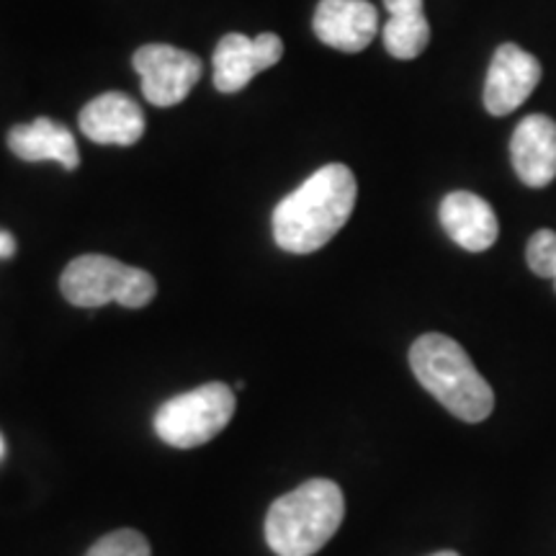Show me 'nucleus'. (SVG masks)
<instances>
[{"label": "nucleus", "mask_w": 556, "mask_h": 556, "mask_svg": "<svg viewBox=\"0 0 556 556\" xmlns=\"http://www.w3.org/2000/svg\"><path fill=\"white\" fill-rule=\"evenodd\" d=\"M356 197L358 184L348 165L319 168L274 208L276 245L294 255L325 248L351 219Z\"/></svg>", "instance_id": "f257e3e1"}, {"label": "nucleus", "mask_w": 556, "mask_h": 556, "mask_svg": "<svg viewBox=\"0 0 556 556\" xmlns=\"http://www.w3.org/2000/svg\"><path fill=\"white\" fill-rule=\"evenodd\" d=\"M417 381L464 422H482L495 409V392L454 338L428 332L409 348Z\"/></svg>", "instance_id": "f03ea898"}, {"label": "nucleus", "mask_w": 556, "mask_h": 556, "mask_svg": "<svg viewBox=\"0 0 556 556\" xmlns=\"http://www.w3.org/2000/svg\"><path fill=\"white\" fill-rule=\"evenodd\" d=\"M343 490L330 479H309L278 497L266 516V541L276 556L317 554L343 523Z\"/></svg>", "instance_id": "7ed1b4c3"}, {"label": "nucleus", "mask_w": 556, "mask_h": 556, "mask_svg": "<svg viewBox=\"0 0 556 556\" xmlns=\"http://www.w3.org/2000/svg\"><path fill=\"white\" fill-rule=\"evenodd\" d=\"M62 296L83 309L116 302L127 309H142L155 299L157 283L148 270L131 268L109 255H80L60 278Z\"/></svg>", "instance_id": "20e7f679"}, {"label": "nucleus", "mask_w": 556, "mask_h": 556, "mask_svg": "<svg viewBox=\"0 0 556 556\" xmlns=\"http://www.w3.org/2000/svg\"><path fill=\"white\" fill-rule=\"evenodd\" d=\"M232 415L235 392L214 381L165 402L155 413V433L173 448H197L217 438Z\"/></svg>", "instance_id": "39448f33"}, {"label": "nucleus", "mask_w": 556, "mask_h": 556, "mask_svg": "<svg viewBox=\"0 0 556 556\" xmlns=\"http://www.w3.org/2000/svg\"><path fill=\"white\" fill-rule=\"evenodd\" d=\"M131 65L142 78V96L152 106L168 109L186 101V96L201 80V60L197 54L173 45H144L131 58Z\"/></svg>", "instance_id": "423d86ee"}, {"label": "nucleus", "mask_w": 556, "mask_h": 556, "mask_svg": "<svg viewBox=\"0 0 556 556\" xmlns=\"http://www.w3.org/2000/svg\"><path fill=\"white\" fill-rule=\"evenodd\" d=\"M283 58V41L278 34H225L214 50V88L219 93H240L255 75L274 67Z\"/></svg>", "instance_id": "0eeeda50"}, {"label": "nucleus", "mask_w": 556, "mask_h": 556, "mask_svg": "<svg viewBox=\"0 0 556 556\" xmlns=\"http://www.w3.org/2000/svg\"><path fill=\"white\" fill-rule=\"evenodd\" d=\"M541 80V65L518 45L497 47L484 83V109L492 116H507L533 93Z\"/></svg>", "instance_id": "6e6552de"}, {"label": "nucleus", "mask_w": 556, "mask_h": 556, "mask_svg": "<svg viewBox=\"0 0 556 556\" xmlns=\"http://www.w3.org/2000/svg\"><path fill=\"white\" fill-rule=\"evenodd\" d=\"M312 29L340 52H364L379 31V11L368 0H319Z\"/></svg>", "instance_id": "1a4fd4ad"}, {"label": "nucleus", "mask_w": 556, "mask_h": 556, "mask_svg": "<svg viewBox=\"0 0 556 556\" xmlns=\"http://www.w3.org/2000/svg\"><path fill=\"white\" fill-rule=\"evenodd\" d=\"M80 131L96 144H122L129 148L144 135L142 106L127 93H103L88 101L80 111Z\"/></svg>", "instance_id": "9d476101"}, {"label": "nucleus", "mask_w": 556, "mask_h": 556, "mask_svg": "<svg viewBox=\"0 0 556 556\" xmlns=\"http://www.w3.org/2000/svg\"><path fill=\"white\" fill-rule=\"evenodd\" d=\"M513 168L531 189H544L556 178V122L544 114L526 116L510 139Z\"/></svg>", "instance_id": "9b49d317"}, {"label": "nucleus", "mask_w": 556, "mask_h": 556, "mask_svg": "<svg viewBox=\"0 0 556 556\" xmlns=\"http://www.w3.org/2000/svg\"><path fill=\"white\" fill-rule=\"evenodd\" d=\"M441 225L458 248L484 253L497 242L500 225L492 206L471 191H454L441 201Z\"/></svg>", "instance_id": "f8f14e48"}, {"label": "nucleus", "mask_w": 556, "mask_h": 556, "mask_svg": "<svg viewBox=\"0 0 556 556\" xmlns=\"http://www.w3.org/2000/svg\"><path fill=\"white\" fill-rule=\"evenodd\" d=\"M9 148L16 157L26 163H41L52 160L65 170H78L80 152L73 131L65 124L54 119H34L29 124H18L9 131Z\"/></svg>", "instance_id": "ddd939ff"}, {"label": "nucleus", "mask_w": 556, "mask_h": 556, "mask_svg": "<svg viewBox=\"0 0 556 556\" xmlns=\"http://www.w3.org/2000/svg\"><path fill=\"white\" fill-rule=\"evenodd\" d=\"M389 21L384 26V47L392 58L415 60L426 52L430 24L422 11V0H384Z\"/></svg>", "instance_id": "4468645a"}, {"label": "nucleus", "mask_w": 556, "mask_h": 556, "mask_svg": "<svg viewBox=\"0 0 556 556\" xmlns=\"http://www.w3.org/2000/svg\"><path fill=\"white\" fill-rule=\"evenodd\" d=\"M86 556H150V544L142 533L124 528L96 541Z\"/></svg>", "instance_id": "2eb2a0df"}, {"label": "nucleus", "mask_w": 556, "mask_h": 556, "mask_svg": "<svg viewBox=\"0 0 556 556\" xmlns=\"http://www.w3.org/2000/svg\"><path fill=\"white\" fill-rule=\"evenodd\" d=\"M526 258L531 270L541 278H554L556 281V232L554 229H539L528 240Z\"/></svg>", "instance_id": "dca6fc26"}, {"label": "nucleus", "mask_w": 556, "mask_h": 556, "mask_svg": "<svg viewBox=\"0 0 556 556\" xmlns=\"http://www.w3.org/2000/svg\"><path fill=\"white\" fill-rule=\"evenodd\" d=\"M16 255V238L0 229V258H13Z\"/></svg>", "instance_id": "f3484780"}, {"label": "nucleus", "mask_w": 556, "mask_h": 556, "mask_svg": "<svg viewBox=\"0 0 556 556\" xmlns=\"http://www.w3.org/2000/svg\"><path fill=\"white\" fill-rule=\"evenodd\" d=\"M3 454H5V441H3V435H0V458H3Z\"/></svg>", "instance_id": "a211bd4d"}, {"label": "nucleus", "mask_w": 556, "mask_h": 556, "mask_svg": "<svg viewBox=\"0 0 556 556\" xmlns=\"http://www.w3.org/2000/svg\"><path fill=\"white\" fill-rule=\"evenodd\" d=\"M430 556H458L456 552H438V554H430Z\"/></svg>", "instance_id": "6ab92c4d"}]
</instances>
